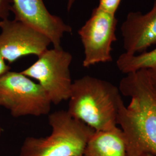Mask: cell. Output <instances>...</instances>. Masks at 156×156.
Here are the masks:
<instances>
[{
  "mask_svg": "<svg viewBox=\"0 0 156 156\" xmlns=\"http://www.w3.org/2000/svg\"><path fill=\"white\" fill-rule=\"evenodd\" d=\"M50 101L38 83L22 73L11 70L0 76V106L13 117H39L49 114Z\"/></svg>",
  "mask_w": 156,
  "mask_h": 156,
  "instance_id": "obj_4",
  "label": "cell"
},
{
  "mask_svg": "<svg viewBox=\"0 0 156 156\" xmlns=\"http://www.w3.org/2000/svg\"><path fill=\"white\" fill-rule=\"evenodd\" d=\"M126 53L136 55L156 45V0L151 11L129 12L121 26Z\"/></svg>",
  "mask_w": 156,
  "mask_h": 156,
  "instance_id": "obj_9",
  "label": "cell"
},
{
  "mask_svg": "<svg viewBox=\"0 0 156 156\" xmlns=\"http://www.w3.org/2000/svg\"><path fill=\"white\" fill-rule=\"evenodd\" d=\"M51 134L46 137L28 136L24 140L18 156H83L94 130L73 118L67 111L50 113Z\"/></svg>",
  "mask_w": 156,
  "mask_h": 156,
  "instance_id": "obj_3",
  "label": "cell"
},
{
  "mask_svg": "<svg viewBox=\"0 0 156 156\" xmlns=\"http://www.w3.org/2000/svg\"><path fill=\"white\" fill-rule=\"evenodd\" d=\"M119 89L131 99L128 106H121L117 117L126 139L127 156H156V91L147 69L127 74Z\"/></svg>",
  "mask_w": 156,
  "mask_h": 156,
  "instance_id": "obj_1",
  "label": "cell"
},
{
  "mask_svg": "<svg viewBox=\"0 0 156 156\" xmlns=\"http://www.w3.org/2000/svg\"><path fill=\"white\" fill-rule=\"evenodd\" d=\"M0 53L9 64L28 56H40L51 44L39 30L15 19L0 21Z\"/></svg>",
  "mask_w": 156,
  "mask_h": 156,
  "instance_id": "obj_7",
  "label": "cell"
},
{
  "mask_svg": "<svg viewBox=\"0 0 156 156\" xmlns=\"http://www.w3.org/2000/svg\"><path fill=\"white\" fill-rule=\"evenodd\" d=\"M83 156H127L125 136L121 128L95 131L90 138Z\"/></svg>",
  "mask_w": 156,
  "mask_h": 156,
  "instance_id": "obj_10",
  "label": "cell"
},
{
  "mask_svg": "<svg viewBox=\"0 0 156 156\" xmlns=\"http://www.w3.org/2000/svg\"><path fill=\"white\" fill-rule=\"evenodd\" d=\"M10 69L11 67L6 63L5 60L0 53V76L10 71Z\"/></svg>",
  "mask_w": 156,
  "mask_h": 156,
  "instance_id": "obj_14",
  "label": "cell"
},
{
  "mask_svg": "<svg viewBox=\"0 0 156 156\" xmlns=\"http://www.w3.org/2000/svg\"><path fill=\"white\" fill-rule=\"evenodd\" d=\"M72 61L71 53L62 47L53 48L46 50L36 62L21 73L36 80L51 104L58 105L69 100L70 97L73 82L69 67Z\"/></svg>",
  "mask_w": 156,
  "mask_h": 156,
  "instance_id": "obj_5",
  "label": "cell"
},
{
  "mask_svg": "<svg viewBox=\"0 0 156 156\" xmlns=\"http://www.w3.org/2000/svg\"><path fill=\"white\" fill-rule=\"evenodd\" d=\"M123 104L117 86L86 75L73 82L67 111L95 131H106L117 127L119 112Z\"/></svg>",
  "mask_w": 156,
  "mask_h": 156,
  "instance_id": "obj_2",
  "label": "cell"
},
{
  "mask_svg": "<svg viewBox=\"0 0 156 156\" xmlns=\"http://www.w3.org/2000/svg\"><path fill=\"white\" fill-rule=\"evenodd\" d=\"M11 12L14 19L24 23L45 34L53 48L61 47L65 33H71L72 28L60 17L51 14L43 0H12Z\"/></svg>",
  "mask_w": 156,
  "mask_h": 156,
  "instance_id": "obj_8",
  "label": "cell"
},
{
  "mask_svg": "<svg viewBox=\"0 0 156 156\" xmlns=\"http://www.w3.org/2000/svg\"><path fill=\"white\" fill-rule=\"evenodd\" d=\"M141 156H155L151 154H149V153H145L144 154H142Z\"/></svg>",
  "mask_w": 156,
  "mask_h": 156,
  "instance_id": "obj_18",
  "label": "cell"
},
{
  "mask_svg": "<svg viewBox=\"0 0 156 156\" xmlns=\"http://www.w3.org/2000/svg\"><path fill=\"white\" fill-rule=\"evenodd\" d=\"M147 71L149 74L151 84L154 90L156 91V67L151 69H147Z\"/></svg>",
  "mask_w": 156,
  "mask_h": 156,
  "instance_id": "obj_15",
  "label": "cell"
},
{
  "mask_svg": "<svg viewBox=\"0 0 156 156\" xmlns=\"http://www.w3.org/2000/svg\"><path fill=\"white\" fill-rule=\"evenodd\" d=\"M12 5V0H0V19L3 20L8 18Z\"/></svg>",
  "mask_w": 156,
  "mask_h": 156,
  "instance_id": "obj_13",
  "label": "cell"
},
{
  "mask_svg": "<svg viewBox=\"0 0 156 156\" xmlns=\"http://www.w3.org/2000/svg\"><path fill=\"white\" fill-rule=\"evenodd\" d=\"M122 0H100L98 7L104 11L115 15Z\"/></svg>",
  "mask_w": 156,
  "mask_h": 156,
  "instance_id": "obj_12",
  "label": "cell"
},
{
  "mask_svg": "<svg viewBox=\"0 0 156 156\" xmlns=\"http://www.w3.org/2000/svg\"><path fill=\"white\" fill-rule=\"evenodd\" d=\"M75 1V0H68V2H67V10L68 11H70V9L72 8V6H73V4Z\"/></svg>",
  "mask_w": 156,
  "mask_h": 156,
  "instance_id": "obj_16",
  "label": "cell"
},
{
  "mask_svg": "<svg viewBox=\"0 0 156 156\" xmlns=\"http://www.w3.org/2000/svg\"><path fill=\"white\" fill-rule=\"evenodd\" d=\"M3 131H4L3 128H2V127L0 126V139H1V136H2V135Z\"/></svg>",
  "mask_w": 156,
  "mask_h": 156,
  "instance_id": "obj_17",
  "label": "cell"
},
{
  "mask_svg": "<svg viewBox=\"0 0 156 156\" xmlns=\"http://www.w3.org/2000/svg\"><path fill=\"white\" fill-rule=\"evenodd\" d=\"M117 19L115 15L94 8L89 19L78 31L84 48L83 66L112 61V45L117 41Z\"/></svg>",
  "mask_w": 156,
  "mask_h": 156,
  "instance_id": "obj_6",
  "label": "cell"
},
{
  "mask_svg": "<svg viewBox=\"0 0 156 156\" xmlns=\"http://www.w3.org/2000/svg\"><path fill=\"white\" fill-rule=\"evenodd\" d=\"M116 65L119 70L125 74L153 68L156 67V48L139 55L124 53L117 58Z\"/></svg>",
  "mask_w": 156,
  "mask_h": 156,
  "instance_id": "obj_11",
  "label": "cell"
}]
</instances>
